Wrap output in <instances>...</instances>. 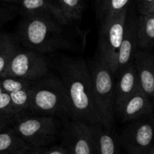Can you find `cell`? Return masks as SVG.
Returning a JSON list of instances; mask_svg holds the SVG:
<instances>
[{
  "label": "cell",
  "instance_id": "obj_1",
  "mask_svg": "<svg viewBox=\"0 0 154 154\" xmlns=\"http://www.w3.org/2000/svg\"><path fill=\"white\" fill-rule=\"evenodd\" d=\"M60 79L67 92L71 119L105 126L92 87L89 66L82 58H65L60 66Z\"/></svg>",
  "mask_w": 154,
  "mask_h": 154
},
{
  "label": "cell",
  "instance_id": "obj_2",
  "mask_svg": "<svg viewBox=\"0 0 154 154\" xmlns=\"http://www.w3.org/2000/svg\"><path fill=\"white\" fill-rule=\"evenodd\" d=\"M63 25L45 14H26L19 28L23 45L39 53H50L69 48L63 33Z\"/></svg>",
  "mask_w": 154,
  "mask_h": 154
},
{
  "label": "cell",
  "instance_id": "obj_3",
  "mask_svg": "<svg viewBox=\"0 0 154 154\" xmlns=\"http://www.w3.org/2000/svg\"><path fill=\"white\" fill-rule=\"evenodd\" d=\"M26 113L71 119L70 104L60 77L49 73L35 80L32 87L31 104Z\"/></svg>",
  "mask_w": 154,
  "mask_h": 154
},
{
  "label": "cell",
  "instance_id": "obj_4",
  "mask_svg": "<svg viewBox=\"0 0 154 154\" xmlns=\"http://www.w3.org/2000/svg\"><path fill=\"white\" fill-rule=\"evenodd\" d=\"M95 99L102 114L104 125L112 128L115 116L114 74L105 59L99 54L89 63Z\"/></svg>",
  "mask_w": 154,
  "mask_h": 154
},
{
  "label": "cell",
  "instance_id": "obj_5",
  "mask_svg": "<svg viewBox=\"0 0 154 154\" xmlns=\"http://www.w3.org/2000/svg\"><path fill=\"white\" fill-rule=\"evenodd\" d=\"M61 119L54 116L20 114L11 127L26 143L42 144L53 140L63 128Z\"/></svg>",
  "mask_w": 154,
  "mask_h": 154
},
{
  "label": "cell",
  "instance_id": "obj_6",
  "mask_svg": "<svg viewBox=\"0 0 154 154\" xmlns=\"http://www.w3.org/2000/svg\"><path fill=\"white\" fill-rule=\"evenodd\" d=\"M128 8L102 21L99 33V54L108 63L114 75L117 72L119 51L125 32Z\"/></svg>",
  "mask_w": 154,
  "mask_h": 154
},
{
  "label": "cell",
  "instance_id": "obj_7",
  "mask_svg": "<svg viewBox=\"0 0 154 154\" xmlns=\"http://www.w3.org/2000/svg\"><path fill=\"white\" fill-rule=\"evenodd\" d=\"M49 68L48 60L42 53L17 48L2 77L35 81L48 75Z\"/></svg>",
  "mask_w": 154,
  "mask_h": 154
},
{
  "label": "cell",
  "instance_id": "obj_8",
  "mask_svg": "<svg viewBox=\"0 0 154 154\" xmlns=\"http://www.w3.org/2000/svg\"><path fill=\"white\" fill-rule=\"evenodd\" d=\"M123 138L135 154H145L154 140V117L130 122L123 132Z\"/></svg>",
  "mask_w": 154,
  "mask_h": 154
},
{
  "label": "cell",
  "instance_id": "obj_9",
  "mask_svg": "<svg viewBox=\"0 0 154 154\" xmlns=\"http://www.w3.org/2000/svg\"><path fill=\"white\" fill-rule=\"evenodd\" d=\"M63 133L71 143L73 154H92L94 147L91 125L82 121H69L63 125Z\"/></svg>",
  "mask_w": 154,
  "mask_h": 154
},
{
  "label": "cell",
  "instance_id": "obj_10",
  "mask_svg": "<svg viewBox=\"0 0 154 154\" xmlns=\"http://www.w3.org/2000/svg\"><path fill=\"white\" fill-rule=\"evenodd\" d=\"M154 107L150 98L141 90L134 94L123 104L117 116L123 122H130L153 116Z\"/></svg>",
  "mask_w": 154,
  "mask_h": 154
},
{
  "label": "cell",
  "instance_id": "obj_11",
  "mask_svg": "<svg viewBox=\"0 0 154 154\" xmlns=\"http://www.w3.org/2000/svg\"><path fill=\"white\" fill-rule=\"evenodd\" d=\"M138 49L137 19L129 16L127 14L124 36L119 51L117 74L120 73L124 68L133 63Z\"/></svg>",
  "mask_w": 154,
  "mask_h": 154
},
{
  "label": "cell",
  "instance_id": "obj_12",
  "mask_svg": "<svg viewBox=\"0 0 154 154\" xmlns=\"http://www.w3.org/2000/svg\"><path fill=\"white\" fill-rule=\"evenodd\" d=\"M117 75L118 79L115 86V114L129 98L141 90L134 62Z\"/></svg>",
  "mask_w": 154,
  "mask_h": 154
},
{
  "label": "cell",
  "instance_id": "obj_13",
  "mask_svg": "<svg viewBox=\"0 0 154 154\" xmlns=\"http://www.w3.org/2000/svg\"><path fill=\"white\" fill-rule=\"evenodd\" d=\"M141 90L150 98L154 107V57L138 51L134 60Z\"/></svg>",
  "mask_w": 154,
  "mask_h": 154
},
{
  "label": "cell",
  "instance_id": "obj_14",
  "mask_svg": "<svg viewBox=\"0 0 154 154\" xmlns=\"http://www.w3.org/2000/svg\"><path fill=\"white\" fill-rule=\"evenodd\" d=\"M19 3L26 14L48 15L63 26L70 22L56 0H20Z\"/></svg>",
  "mask_w": 154,
  "mask_h": 154
},
{
  "label": "cell",
  "instance_id": "obj_15",
  "mask_svg": "<svg viewBox=\"0 0 154 154\" xmlns=\"http://www.w3.org/2000/svg\"><path fill=\"white\" fill-rule=\"evenodd\" d=\"M110 128L102 125H91L94 146L100 154L116 153L115 139Z\"/></svg>",
  "mask_w": 154,
  "mask_h": 154
},
{
  "label": "cell",
  "instance_id": "obj_16",
  "mask_svg": "<svg viewBox=\"0 0 154 154\" xmlns=\"http://www.w3.org/2000/svg\"><path fill=\"white\" fill-rule=\"evenodd\" d=\"M138 48L147 49L154 47V14H140L137 18Z\"/></svg>",
  "mask_w": 154,
  "mask_h": 154
},
{
  "label": "cell",
  "instance_id": "obj_17",
  "mask_svg": "<svg viewBox=\"0 0 154 154\" xmlns=\"http://www.w3.org/2000/svg\"><path fill=\"white\" fill-rule=\"evenodd\" d=\"M26 147L27 143L12 127H7L0 131V154L20 152Z\"/></svg>",
  "mask_w": 154,
  "mask_h": 154
},
{
  "label": "cell",
  "instance_id": "obj_18",
  "mask_svg": "<svg viewBox=\"0 0 154 154\" xmlns=\"http://www.w3.org/2000/svg\"><path fill=\"white\" fill-rule=\"evenodd\" d=\"M17 48L10 36L0 33V77L2 76L7 69Z\"/></svg>",
  "mask_w": 154,
  "mask_h": 154
},
{
  "label": "cell",
  "instance_id": "obj_19",
  "mask_svg": "<svg viewBox=\"0 0 154 154\" xmlns=\"http://www.w3.org/2000/svg\"><path fill=\"white\" fill-rule=\"evenodd\" d=\"M130 0H100L98 8V17L102 21L112 17L124 9Z\"/></svg>",
  "mask_w": 154,
  "mask_h": 154
},
{
  "label": "cell",
  "instance_id": "obj_20",
  "mask_svg": "<svg viewBox=\"0 0 154 154\" xmlns=\"http://www.w3.org/2000/svg\"><path fill=\"white\" fill-rule=\"evenodd\" d=\"M32 87L10 93L12 103L18 115L26 113L28 110L32 101Z\"/></svg>",
  "mask_w": 154,
  "mask_h": 154
},
{
  "label": "cell",
  "instance_id": "obj_21",
  "mask_svg": "<svg viewBox=\"0 0 154 154\" xmlns=\"http://www.w3.org/2000/svg\"><path fill=\"white\" fill-rule=\"evenodd\" d=\"M56 2L70 22L81 18L84 11L83 0H56Z\"/></svg>",
  "mask_w": 154,
  "mask_h": 154
},
{
  "label": "cell",
  "instance_id": "obj_22",
  "mask_svg": "<svg viewBox=\"0 0 154 154\" xmlns=\"http://www.w3.org/2000/svg\"><path fill=\"white\" fill-rule=\"evenodd\" d=\"M35 81L14 78V77H1L0 78V88L7 93L17 91L23 89L30 88L35 84Z\"/></svg>",
  "mask_w": 154,
  "mask_h": 154
},
{
  "label": "cell",
  "instance_id": "obj_23",
  "mask_svg": "<svg viewBox=\"0 0 154 154\" xmlns=\"http://www.w3.org/2000/svg\"><path fill=\"white\" fill-rule=\"evenodd\" d=\"M0 115L16 118L18 116L12 103L9 93L5 92L0 88Z\"/></svg>",
  "mask_w": 154,
  "mask_h": 154
},
{
  "label": "cell",
  "instance_id": "obj_24",
  "mask_svg": "<svg viewBox=\"0 0 154 154\" xmlns=\"http://www.w3.org/2000/svg\"><path fill=\"white\" fill-rule=\"evenodd\" d=\"M138 11L144 15L154 14V0H139Z\"/></svg>",
  "mask_w": 154,
  "mask_h": 154
},
{
  "label": "cell",
  "instance_id": "obj_25",
  "mask_svg": "<svg viewBox=\"0 0 154 154\" xmlns=\"http://www.w3.org/2000/svg\"><path fill=\"white\" fill-rule=\"evenodd\" d=\"M12 18L13 14L8 9L0 8V26L10 21Z\"/></svg>",
  "mask_w": 154,
  "mask_h": 154
},
{
  "label": "cell",
  "instance_id": "obj_26",
  "mask_svg": "<svg viewBox=\"0 0 154 154\" xmlns=\"http://www.w3.org/2000/svg\"><path fill=\"white\" fill-rule=\"evenodd\" d=\"M14 119L15 118L14 117L0 115V131L7 128V127H9V125H11Z\"/></svg>",
  "mask_w": 154,
  "mask_h": 154
},
{
  "label": "cell",
  "instance_id": "obj_27",
  "mask_svg": "<svg viewBox=\"0 0 154 154\" xmlns=\"http://www.w3.org/2000/svg\"><path fill=\"white\" fill-rule=\"evenodd\" d=\"M47 154H66V152L60 148H54L47 152Z\"/></svg>",
  "mask_w": 154,
  "mask_h": 154
},
{
  "label": "cell",
  "instance_id": "obj_28",
  "mask_svg": "<svg viewBox=\"0 0 154 154\" xmlns=\"http://www.w3.org/2000/svg\"><path fill=\"white\" fill-rule=\"evenodd\" d=\"M147 154H154V146H151V147L149 149L148 152H147Z\"/></svg>",
  "mask_w": 154,
  "mask_h": 154
},
{
  "label": "cell",
  "instance_id": "obj_29",
  "mask_svg": "<svg viewBox=\"0 0 154 154\" xmlns=\"http://www.w3.org/2000/svg\"><path fill=\"white\" fill-rule=\"evenodd\" d=\"M3 1L8 2H19L20 0H3Z\"/></svg>",
  "mask_w": 154,
  "mask_h": 154
},
{
  "label": "cell",
  "instance_id": "obj_30",
  "mask_svg": "<svg viewBox=\"0 0 154 154\" xmlns=\"http://www.w3.org/2000/svg\"><path fill=\"white\" fill-rule=\"evenodd\" d=\"M97 2H100V0H97Z\"/></svg>",
  "mask_w": 154,
  "mask_h": 154
}]
</instances>
